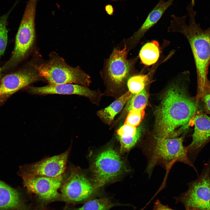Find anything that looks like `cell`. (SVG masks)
Returning a JSON list of instances; mask_svg holds the SVG:
<instances>
[{
  "mask_svg": "<svg viewBox=\"0 0 210 210\" xmlns=\"http://www.w3.org/2000/svg\"><path fill=\"white\" fill-rule=\"evenodd\" d=\"M177 85L166 92L155 111L154 135L163 138L179 137L188 128L195 116L196 105Z\"/></svg>",
  "mask_w": 210,
  "mask_h": 210,
  "instance_id": "cell-1",
  "label": "cell"
},
{
  "mask_svg": "<svg viewBox=\"0 0 210 210\" xmlns=\"http://www.w3.org/2000/svg\"><path fill=\"white\" fill-rule=\"evenodd\" d=\"M194 6L190 4L187 7L189 17L188 23L186 22V16L172 15L167 31L181 34L188 41L195 61L199 89L202 94L208 82L207 75L210 65V27L204 30L197 23Z\"/></svg>",
  "mask_w": 210,
  "mask_h": 210,
  "instance_id": "cell-2",
  "label": "cell"
},
{
  "mask_svg": "<svg viewBox=\"0 0 210 210\" xmlns=\"http://www.w3.org/2000/svg\"><path fill=\"white\" fill-rule=\"evenodd\" d=\"M182 137L163 138L154 135L153 138L147 142L146 150L148 161L146 171L150 175L154 167L158 165L163 166L166 170L164 181L173 165L181 162L192 167L197 172L188 156L186 147L183 145Z\"/></svg>",
  "mask_w": 210,
  "mask_h": 210,
  "instance_id": "cell-3",
  "label": "cell"
},
{
  "mask_svg": "<svg viewBox=\"0 0 210 210\" xmlns=\"http://www.w3.org/2000/svg\"><path fill=\"white\" fill-rule=\"evenodd\" d=\"M50 56L49 61L34 68L39 76L50 84L72 83L85 86L91 83L89 76L79 68L70 66L56 54Z\"/></svg>",
  "mask_w": 210,
  "mask_h": 210,
  "instance_id": "cell-4",
  "label": "cell"
},
{
  "mask_svg": "<svg viewBox=\"0 0 210 210\" xmlns=\"http://www.w3.org/2000/svg\"><path fill=\"white\" fill-rule=\"evenodd\" d=\"M38 0H28L16 35L14 51L10 59L1 68L2 71L17 65L32 47L35 37V18Z\"/></svg>",
  "mask_w": 210,
  "mask_h": 210,
  "instance_id": "cell-5",
  "label": "cell"
},
{
  "mask_svg": "<svg viewBox=\"0 0 210 210\" xmlns=\"http://www.w3.org/2000/svg\"><path fill=\"white\" fill-rule=\"evenodd\" d=\"M124 169V164L119 154L113 148H108L94 158L91 167L92 181L97 189L117 178Z\"/></svg>",
  "mask_w": 210,
  "mask_h": 210,
  "instance_id": "cell-6",
  "label": "cell"
},
{
  "mask_svg": "<svg viewBox=\"0 0 210 210\" xmlns=\"http://www.w3.org/2000/svg\"><path fill=\"white\" fill-rule=\"evenodd\" d=\"M175 199L186 210H210V159L198 178L189 183L187 190Z\"/></svg>",
  "mask_w": 210,
  "mask_h": 210,
  "instance_id": "cell-7",
  "label": "cell"
},
{
  "mask_svg": "<svg viewBox=\"0 0 210 210\" xmlns=\"http://www.w3.org/2000/svg\"><path fill=\"white\" fill-rule=\"evenodd\" d=\"M127 49L126 45L122 49L115 48L106 64L105 73L108 81L115 89L124 85L139 58L127 60Z\"/></svg>",
  "mask_w": 210,
  "mask_h": 210,
  "instance_id": "cell-8",
  "label": "cell"
},
{
  "mask_svg": "<svg viewBox=\"0 0 210 210\" xmlns=\"http://www.w3.org/2000/svg\"><path fill=\"white\" fill-rule=\"evenodd\" d=\"M24 186L28 191L44 201L53 200L59 196L58 190L62 183V175L56 177L35 175L20 170Z\"/></svg>",
  "mask_w": 210,
  "mask_h": 210,
  "instance_id": "cell-9",
  "label": "cell"
},
{
  "mask_svg": "<svg viewBox=\"0 0 210 210\" xmlns=\"http://www.w3.org/2000/svg\"><path fill=\"white\" fill-rule=\"evenodd\" d=\"M96 189L92 180L79 171L73 169L62 185L61 192L66 200L77 202L89 198Z\"/></svg>",
  "mask_w": 210,
  "mask_h": 210,
  "instance_id": "cell-10",
  "label": "cell"
},
{
  "mask_svg": "<svg viewBox=\"0 0 210 210\" xmlns=\"http://www.w3.org/2000/svg\"><path fill=\"white\" fill-rule=\"evenodd\" d=\"M41 77L35 69H24L5 76L0 81V105L11 95Z\"/></svg>",
  "mask_w": 210,
  "mask_h": 210,
  "instance_id": "cell-11",
  "label": "cell"
},
{
  "mask_svg": "<svg viewBox=\"0 0 210 210\" xmlns=\"http://www.w3.org/2000/svg\"><path fill=\"white\" fill-rule=\"evenodd\" d=\"M69 152V150H67L59 155L24 166L20 170L33 175L59 177L65 172Z\"/></svg>",
  "mask_w": 210,
  "mask_h": 210,
  "instance_id": "cell-12",
  "label": "cell"
},
{
  "mask_svg": "<svg viewBox=\"0 0 210 210\" xmlns=\"http://www.w3.org/2000/svg\"><path fill=\"white\" fill-rule=\"evenodd\" d=\"M194 132L192 141L186 147L188 154L195 159L199 152L210 141V117L200 113L194 116Z\"/></svg>",
  "mask_w": 210,
  "mask_h": 210,
  "instance_id": "cell-13",
  "label": "cell"
},
{
  "mask_svg": "<svg viewBox=\"0 0 210 210\" xmlns=\"http://www.w3.org/2000/svg\"><path fill=\"white\" fill-rule=\"evenodd\" d=\"M29 91L32 94L39 95L76 94L86 97L92 101L100 96L96 91L91 90L87 87L72 83L49 84L41 87H30Z\"/></svg>",
  "mask_w": 210,
  "mask_h": 210,
  "instance_id": "cell-14",
  "label": "cell"
},
{
  "mask_svg": "<svg viewBox=\"0 0 210 210\" xmlns=\"http://www.w3.org/2000/svg\"><path fill=\"white\" fill-rule=\"evenodd\" d=\"M175 0H160L148 14L139 29L134 33L135 37L141 39L146 33L160 20Z\"/></svg>",
  "mask_w": 210,
  "mask_h": 210,
  "instance_id": "cell-15",
  "label": "cell"
},
{
  "mask_svg": "<svg viewBox=\"0 0 210 210\" xmlns=\"http://www.w3.org/2000/svg\"><path fill=\"white\" fill-rule=\"evenodd\" d=\"M18 192L0 180V210H24Z\"/></svg>",
  "mask_w": 210,
  "mask_h": 210,
  "instance_id": "cell-16",
  "label": "cell"
},
{
  "mask_svg": "<svg viewBox=\"0 0 210 210\" xmlns=\"http://www.w3.org/2000/svg\"><path fill=\"white\" fill-rule=\"evenodd\" d=\"M142 128L124 124L117 131L120 142L121 150L128 151L133 147L139 140L141 135Z\"/></svg>",
  "mask_w": 210,
  "mask_h": 210,
  "instance_id": "cell-17",
  "label": "cell"
},
{
  "mask_svg": "<svg viewBox=\"0 0 210 210\" xmlns=\"http://www.w3.org/2000/svg\"><path fill=\"white\" fill-rule=\"evenodd\" d=\"M132 94L129 91L126 92L107 107L98 111L97 116L104 123L110 125L116 115L123 109Z\"/></svg>",
  "mask_w": 210,
  "mask_h": 210,
  "instance_id": "cell-18",
  "label": "cell"
},
{
  "mask_svg": "<svg viewBox=\"0 0 210 210\" xmlns=\"http://www.w3.org/2000/svg\"><path fill=\"white\" fill-rule=\"evenodd\" d=\"M161 52L159 42L153 40L147 42L143 46L138 57L143 64L149 66L155 64L158 62Z\"/></svg>",
  "mask_w": 210,
  "mask_h": 210,
  "instance_id": "cell-19",
  "label": "cell"
},
{
  "mask_svg": "<svg viewBox=\"0 0 210 210\" xmlns=\"http://www.w3.org/2000/svg\"><path fill=\"white\" fill-rule=\"evenodd\" d=\"M148 99V95L145 88L138 93L132 94L125 106L117 121L123 118L130 111L144 110Z\"/></svg>",
  "mask_w": 210,
  "mask_h": 210,
  "instance_id": "cell-20",
  "label": "cell"
},
{
  "mask_svg": "<svg viewBox=\"0 0 210 210\" xmlns=\"http://www.w3.org/2000/svg\"><path fill=\"white\" fill-rule=\"evenodd\" d=\"M149 74H139L129 78L127 85L129 91L132 94L138 93L145 88L149 80Z\"/></svg>",
  "mask_w": 210,
  "mask_h": 210,
  "instance_id": "cell-21",
  "label": "cell"
},
{
  "mask_svg": "<svg viewBox=\"0 0 210 210\" xmlns=\"http://www.w3.org/2000/svg\"><path fill=\"white\" fill-rule=\"evenodd\" d=\"M115 205L109 199L104 198L90 200L75 210H108Z\"/></svg>",
  "mask_w": 210,
  "mask_h": 210,
  "instance_id": "cell-22",
  "label": "cell"
},
{
  "mask_svg": "<svg viewBox=\"0 0 210 210\" xmlns=\"http://www.w3.org/2000/svg\"><path fill=\"white\" fill-rule=\"evenodd\" d=\"M12 9L6 13L0 16V57L4 53L7 41V30L6 24Z\"/></svg>",
  "mask_w": 210,
  "mask_h": 210,
  "instance_id": "cell-23",
  "label": "cell"
},
{
  "mask_svg": "<svg viewBox=\"0 0 210 210\" xmlns=\"http://www.w3.org/2000/svg\"><path fill=\"white\" fill-rule=\"evenodd\" d=\"M144 115V110L130 111L127 114L124 124L137 127L139 125Z\"/></svg>",
  "mask_w": 210,
  "mask_h": 210,
  "instance_id": "cell-24",
  "label": "cell"
},
{
  "mask_svg": "<svg viewBox=\"0 0 210 210\" xmlns=\"http://www.w3.org/2000/svg\"><path fill=\"white\" fill-rule=\"evenodd\" d=\"M153 210H174L169 207L167 206L162 204L158 200L154 204Z\"/></svg>",
  "mask_w": 210,
  "mask_h": 210,
  "instance_id": "cell-25",
  "label": "cell"
},
{
  "mask_svg": "<svg viewBox=\"0 0 210 210\" xmlns=\"http://www.w3.org/2000/svg\"><path fill=\"white\" fill-rule=\"evenodd\" d=\"M203 101L206 108L210 113V93L206 94L204 96Z\"/></svg>",
  "mask_w": 210,
  "mask_h": 210,
  "instance_id": "cell-26",
  "label": "cell"
},
{
  "mask_svg": "<svg viewBox=\"0 0 210 210\" xmlns=\"http://www.w3.org/2000/svg\"><path fill=\"white\" fill-rule=\"evenodd\" d=\"M186 210H199L198 209H196L195 208H190V209H186Z\"/></svg>",
  "mask_w": 210,
  "mask_h": 210,
  "instance_id": "cell-27",
  "label": "cell"
},
{
  "mask_svg": "<svg viewBox=\"0 0 210 210\" xmlns=\"http://www.w3.org/2000/svg\"><path fill=\"white\" fill-rule=\"evenodd\" d=\"M2 72V70H1V68L0 67V78L1 77V73Z\"/></svg>",
  "mask_w": 210,
  "mask_h": 210,
  "instance_id": "cell-28",
  "label": "cell"
},
{
  "mask_svg": "<svg viewBox=\"0 0 210 210\" xmlns=\"http://www.w3.org/2000/svg\"><path fill=\"white\" fill-rule=\"evenodd\" d=\"M112 0L113 1H117L118 0Z\"/></svg>",
  "mask_w": 210,
  "mask_h": 210,
  "instance_id": "cell-29",
  "label": "cell"
}]
</instances>
